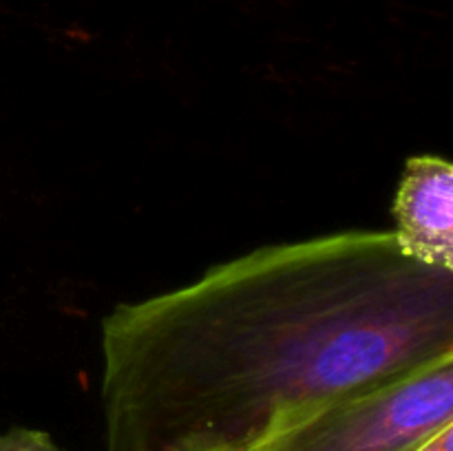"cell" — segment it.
<instances>
[{
  "label": "cell",
  "mask_w": 453,
  "mask_h": 451,
  "mask_svg": "<svg viewBox=\"0 0 453 451\" xmlns=\"http://www.w3.org/2000/svg\"><path fill=\"white\" fill-rule=\"evenodd\" d=\"M453 356V272L392 230L257 248L102 321L106 451H250L290 416Z\"/></svg>",
  "instance_id": "cell-1"
},
{
  "label": "cell",
  "mask_w": 453,
  "mask_h": 451,
  "mask_svg": "<svg viewBox=\"0 0 453 451\" xmlns=\"http://www.w3.org/2000/svg\"><path fill=\"white\" fill-rule=\"evenodd\" d=\"M453 423V356L290 416L250 451H411Z\"/></svg>",
  "instance_id": "cell-2"
},
{
  "label": "cell",
  "mask_w": 453,
  "mask_h": 451,
  "mask_svg": "<svg viewBox=\"0 0 453 451\" xmlns=\"http://www.w3.org/2000/svg\"><path fill=\"white\" fill-rule=\"evenodd\" d=\"M392 217L394 239L407 259L453 272V166L445 157L407 159Z\"/></svg>",
  "instance_id": "cell-3"
},
{
  "label": "cell",
  "mask_w": 453,
  "mask_h": 451,
  "mask_svg": "<svg viewBox=\"0 0 453 451\" xmlns=\"http://www.w3.org/2000/svg\"><path fill=\"white\" fill-rule=\"evenodd\" d=\"M0 451H62L42 429L12 427L0 433Z\"/></svg>",
  "instance_id": "cell-4"
},
{
  "label": "cell",
  "mask_w": 453,
  "mask_h": 451,
  "mask_svg": "<svg viewBox=\"0 0 453 451\" xmlns=\"http://www.w3.org/2000/svg\"><path fill=\"white\" fill-rule=\"evenodd\" d=\"M411 451H453V423L429 436Z\"/></svg>",
  "instance_id": "cell-5"
}]
</instances>
